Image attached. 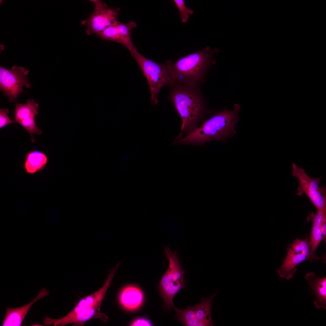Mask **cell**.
Returning <instances> with one entry per match:
<instances>
[{
	"label": "cell",
	"instance_id": "1",
	"mask_svg": "<svg viewBox=\"0 0 326 326\" xmlns=\"http://www.w3.org/2000/svg\"><path fill=\"white\" fill-rule=\"evenodd\" d=\"M170 92L167 99L173 104L182 120L181 132L174 141L179 140L197 128L198 123L214 111L208 110V101L204 97L201 87L174 83L168 86Z\"/></svg>",
	"mask_w": 326,
	"mask_h": 326
},
{
	"label": "cell",
	"instance_id": "2",
	"mask_svg": "<svg viewBox=\"0 0 326 326\" xmlns=\"http://www.w3.org/2000/svg\"><path fill=\"white\" fill-rule=\"evenodd\" d=\"M240 107L236 104L233 110L225 107L221 111L215 113L205 120L200 127L183 138L174 141L173 144L203 145L213 140L225 142L237 133L234 126L238 121Z\"/></svg>",
	"mask_w": 326,
	"mask_h": 326
},
{
	"label": "cell",
	"instance_id": "3",
	"mask_svg": "<svg viewBox=\"0 0 326 326\" xmlns=\"http://www.w3.org/2000/svg\"><path fill=\"white\" fill-rule=\"evenodd\" d=\"M219 52L217 49L212 50L208 46L181 57L174 63L168 60L173 83L201 87L209 69L216 62L212 57Z\"/></svg>",
	"mask_w": 326,
	"mask_h": 326
},
{
	"label": "cell",
	"instance_id": "4",
	"mask_svg": "<svg viewBox=\"0 0 326 326\" xmlns=\"http://www.w3.org/2000/svg\"><path fill=\"white\" fill-rule=\"evenodd\" d=\"M119 267V265L117 264L110 271L103 286L94 293L81 299L67 315L58 319L46 316L43 319V324L46 326H63L73 324V326H82L87 321L94 318L107 322L108 318L101 312V305Z\"/></svg>",
	"mask_w": 326,
	"mask_h": 326
},
{
	"label": "cell",
	"instance_id": "5",
	"mask_svg": "<svg viewBox=\"0 0 326 326\" xmlns=\"http://www.w3.org/2000/svg\"><path fill=\"white\" fill-rule=\"evenodd\" d=\"M164 251L169 261L168 266L157 289L163 300V308L167 311L175 307L173 299L180 290L184 289L186 282L184 277L185 271L182 268L177 251L173 252L169 247L166 246Z\"/></svg>",
	"mask_w": 326,
	"mask_h": 326
},
{
	"label": "cell",
	"instance_id": "6",
	"mask_svg": "<svg viewBox=\"0 0 326 326\" xmlns=\"http://www.w3.org/2000/svg\"><path fill=\"white\" fill-rule=\"evenodd\" d=\"M146 77L151 94L152 105L158 103V96L161 88L173 83L169 72L168 60L161 64L143 56L136 50L130 52Z\"/></svg>",
	"mask_w": 326,
	"mask_h": 326
},
{
	"label": "cell",
	"instance_id": "7",
	"mask_svg": "<svg viewBox=\"0 0 326 326\" xmlns=\"http://www.w3.org/2000/svg\"><path fill=\"white\" fill-rule=\"evenodd\" d=\"M287 254L282 265L277 273L281 278L287 280L292 279L297 271L298 265L308 260H318L321 257L316 256L311 252L308 240L297 239L287 249Z\"/></svg>",
	"mask_w": 326,
	"mask_h": 326
},
{
	"label": "cell",
	"instance_id": "8",
	"mask_svg": "<svg viewBox=\"0 0 326 326\" xmlns=\"http://www.w3.org/2000/svg\"><path fill=\"white\" fill-rule=\"evenodd\" d=\"M292 175L297 179L299 183L296 195L302 196L305 194L317 210L326 209V188L320 187L319 183L322 177L313 178L310 177L302 167L293 163L292 165Z\"/></svg>",
	"mask_w": 326,
	"mask_h": 326
},
{
	"label": "cell",
	"instance_id": "9",
	"mask_svg": "<svg viewBox=\"0 0 326 326\" xmlns=\"http://www.w3.org/2000/svg\"><path fill=\"white\" fill-rule=\"evenodd\" d=\"M216 291L212 295L203 298L199 303L194 306H188L184 309L175 307V318L186 326H213L211 317L212 302L216 295Z\"/></svg>",
	"mask_w": 326,
	"mask_h": 326
},
{
	"label": "cell",
	"instance_id": "10",
	"mask_svg": "<svg viewBox=\"0 0 326 326\" xmlns=\"http://www.w3.org/2000/svg\"><path fill=\"white\" fill-rule=\"evenodd\" d=\"M28 70L24 67L13 66L10 69L0 67V87L10 102L16 101L18 96L24 91L23 87H30L27 75Z\"/></svg>",
	"mask_w": 326,
	"mask_h": 326
},
{
	"label": "cell",
	"instance_id": "11",
	"mask_svg": "<svg viewBox=\"0 0 326 326\" xmlns=\"http://www.w3.org/2000/svg\"><path fill=\"white\" fill-rule=\"evenodd\" d=\"M90 1L94 3V10L86 19L82 21L86 27V32L88 35H98L106 28L117 20L121 9L108 7L107 4L99 0Z\"/></svg>",
	"mask_w": 326,
	"mask_h": 326
},
{
	"label": "cell",
	"instance_id": "12",
	"mask_svg": "<svg viewBox=\"0 0 326 326\" xmlns=\"http://www.w3.org/2000/svg\"><path fill=\"white\" fill-rule=\"evenodd\" d=\"M15 106L14 120L29 133L31 142H34L33 134L40 135L42 132L37 126L35 120V116L39 113L38 104L32 99L24 104L16 103Z\"/></svg>",
	"mask_w": 326,
	"mask_h": 326
},
{
	"label": "cell",
	"instance_id": "13",
	"mask_svg": "<svg viewBox=\"0 0 326 326\" xmlns=\"http://www.w3.org/2000/svg\"><path fill=\"white\" fill-rule=\"evenodd\" d=\"M49 291L43 287L38 295L31 302L22 306L16 308H8L2 326H19L21 324L29 310L37 301L49 295Z\"/></svg>",
	"mask_w": 326,
	"mask_h": 326
},
{
	"label": "cell",
	"instance_id": "14",
	"mask_svg": "<svg viewBox=\"0 0 326 326\" xmlns=\"http://www.w3.org/2000/svg\"><path fill=\"white\" fill-rule=\"evenodd\" d=\"M305 279L312 290V294L316 299L314 304L319 309H326V277L319 278L313 272L306 274Z\"/></svg>",
	"mask_w": 326,
	"mask_h": 326
},
{
	"label": "cell",
	"instance_id": "15",
	"mask_svg": "<svg viewBox=\"0 0 326 326\" xmlns=\"http://www.w3.org/2000/svg\"><path fill=\"white\" fill-rule=\"evenodd\" d=\"M120 303L126 309L133 311L139 308L144 300L142 290L137 286H129L124 287L119 296Z\"/></svg>",
	"mask_w": 326,
	"mask_h": 326
},
{
	"label": "cell",
	"instance_id": "16",
	"mask_svg": "<svg viewBox=\"0 0 326 326\" xmlns=\"http://www.w3.org/2000/svg\"><path fill=\"white\" fill-rule=\"evenodd\" d=\"M326 215V209L317 210L316 214L310 213L308 217V221H311L312 227L309 242L312 253L315 252L321 241L324 239L321 229V225L323 218Z\"/></svg>",
	"mask_w": 326,
	"mask_h": 326
},
{
	"label": "cell",
	"instance_id": "17",
	"mask_svg": "<svg viewBox=\"0 0 326 326\" xmlns=\"http://www.w3.org/2000/svg\"><path fill=\"white\" fill-rule=\"evenodd\" d=\"M48 161L47 157L44 152L39 150H31L25 155L24 168L27 173L34 174L44 169Z\"/></svg>",
	"mask_w": 326,
	"mask_h": 326
},
{
	"label": "cell",
	"instance_id": "18",
	"mask_svg": "<svg viewBox=\"0 0 326 326\" xmlns=\"http://www.w3.org/2000/svg\"><path fill=\"white\" fill-rule=\"evenodd\" d=\"M116 25L118 35L120 41V44L123 45L130 52L136 50L132 41L131 34L133 29L136 28L137 25L133 21L123 23L117 21Z\"/></svg>",
	"mask_w": 326,
	"mask_h": 326
},
{
	"label": "cell",
	"instance_id": "19",
	"mask_svg": "<svg viewBox=\"0 0 326 326\" xmlns=\"http://www.w3.org/2000/svg\"><path fill=\"white\" fill-rule=\"evenodd\" d=\"M172 1L174 3L178 8L181 21L184 23L187 22L189 15L193 14V11L186 7L183 0H173Z\"/></svg>",
	"mask_w": 326,
	"mask_h": 326
},
{
	"label": "cell",
	"instance_id": "20",
	"mask_svg": "<svg viewBox=\"0 0 326 326\" xmlns=\"http://www.w3.org/2000/svg\"><path fill=\"white\" fill-rule=\"evenodd\" d=\"M9 110L8 108L0 109V128L2 129L8 124L15 123L14 120H11L8 116Z\"/></svg>",
	"mask_w": 326,
	"mask_h": 326
},
{
	"label": "cell",
	"instance_id": "21",
	"mask_svg": "<svg viewBox=\"0 0 326 326\" xmlns=\"http://www.w3.org/2000/svg\"><path fill=\"white\" fill-rule=\"evenodd\" d=\"M130 326H152L151 322L147 318H139L133 321L130 324Z\"/></svg>",
	"mask_w": 326,
	"mask_h": 326
},
{
	"label": "cell",
	"instance_id": "22",
	"mask_svg": "<svg viewBox=\"0 0 326 326\" xmlns=\"http://www.w3.org/2000/svg\"><path fill=\"white\" fill-rule=\"evenodd\" d=\"M321 229L324 239L325 240L326 238V215L324 216L323 218L321 225Z\"/></svg>",
	"mask_w": 326,
	"mask_h": 326
}]
</instances>
